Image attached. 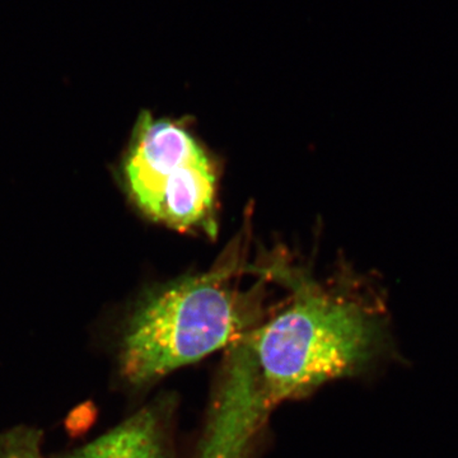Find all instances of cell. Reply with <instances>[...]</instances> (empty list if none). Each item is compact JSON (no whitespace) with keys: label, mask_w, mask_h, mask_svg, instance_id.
Segmentation results:
<instances>
[{"label":"cell","mask_w":458,"mask_h":458,"mask_svg":"<svg viewBox=\"0 0 458 458\" xmlns=\"http://www.w3.org/2000/svg\"><path fill=\"white\" fill-rule=\"evenodd\" d=\"M225 278L221 271L190 276L144 298L123 340L126 381L150 384L245 336L254 310Z\"/></svg>","instance_id":"2"},{"label":"cell","mask_w":458,"mask_h":458,"mask_svg":"<svg viewBox=\"0 0 458 458\" xmlns=\"http://www.w3.org/2000/svg\"><path fill=\"white\" fill-rule=\"evenodd\" d=\"M0 458H41L38 442L29 438L12 439L0 450Z\"/></svg>","instance_id":"5"},{"label":"cell","mask_w":458,"mask_h":458,"mask_svg":"<svg viewBox=\"0 0 458 458\" xmlns=\"http://www.w3.org/2000/svg\"><path fill=\"white\" fill-rule=\"evenodd\" d=\"M291 284L293 302L247 344L269 408L325 382L403 361L378 295L327 293L306 280Z\"/></svg>","instance_id":"1"},{"label":"cell","mask_w":458,"mask_h":458,"mask_svg":"<svg viewBox=\"0 0 458 458\" xmlns=\"http://www.w3.org/2000/svg\"><path fill=\"white\" fill-rule=\"evenodd\" d=\"M165 451L164 419L149 408L66 458H165Z\"/></svg>","instance_id":"4"},{"label":"cell","mask_w":458,"mask_h":458,"mask_svg":"<svg viewBox=\"0 0 458 458\" xmlns=\"http://www.w3.org/2000/svg\"><path fill=\"white\" fill-rule=\"evenodd\" d=\"M123 176L131 198L150 218L216 234V172L203 148L180 126L141 114Z\"/></svg>","instance_id":"3"}]
</instances>
